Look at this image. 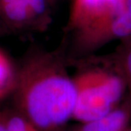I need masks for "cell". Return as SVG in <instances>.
<instances>
[{"instance_id":"1","label":"cell","mask_w":131,"mask_h":131,"mask_svg":"<svg viewBox=\"0 0 131 131\" xmlns=\"http://www.w3.org/2000/svg\"><path fill=\"white\" fill-rule=\"evenodd\" d=\"M67 39L53 50L30 46L17 65L13 107L41 131H62L73 117L76 90L67 71Z\"/></svg>"},{"instance_id":"2","label":"cell","mask_w":131,"mask_h":131,"mask_svg":"<svg viewBox=\"0 0 131 131\" xmlns=\"http://www.w3.org/2000/svg\"><path fill=\"white\" fill-rule=\"evenodd\" d=\"M72 65L78 67L73 77L76 102L72 118L85 123L105 116L117 107L126 89L116 71L95 55Z\"/></svg>"},{"instance_id":"3","label":"cell","mask_w":131,"mask_h":131,"mask_svg":"<svg viewBox=\"0 0 131 131\" xmlns=\"http://www.w3.org/2000/svg\"><path fill=\"white\" fill-rule=\"evenodd\" d=\"M63 35L67 39V55L72 65L75 61L93 55L105 44L131 35V9L101 23Z\"/></svg>"},{"instance_id":"4","label":"cell","mask_w":131,"mask_h":131,"mask_svg":"<svg viewBox=\"0 0 131 131\" xmlns=\"http://www.w3.org/2000/svg\"><path fill=\"white\" fill-rule=\"evenodd\" d=\"M60 0H0V20L13 34L44 32Z\"/></svg>"},{"instance_id":"5","label":"cell","mask_w":131,"mask_h":131,"mask_svg":"<svg viewBox=\"0 0 131 131\" xmlns=\"http://www.w3.org/2000/svg\"><path fill=\"white\" fill-rule=\"evenodd\" d=\"M131 9V0H71L63 34L101 23Z\"/></svg>"},{"instance_id":"6","label":"cell","mask_w":131,"mask_h":131,"mask_svg":"<svg viewBox=\"0 0 131 131\" xmlns=\"http://www.w3.org/2000/svg\"><path fill=\"white\" fill-rule=\"evenodd\" d=\"M100 59L109 65L122 77L125 84L124 103L131 111V35L123 38L113 53Z\"/></svg>"},{"instance_id":"7","label":"cell","mask_w":131,"mask_h":131,"mask_svg":"<svg viewBox=\"0 0 131 131\" xmlns=\"http://www.w3.org/2000/svg\"><path fill=\"white\" fill-rule=\"evenodd\" d=\"M131 118V111L124 102L105 116L83 123L73 131H124Z\"/></svg>"},{"instance_id":"8","label":"cell","mask_w":131,"mask_h":131,"mask_svg":"<svg viewBox=\"0 0 131 131\" xmlns=\"http://www.w3.org/2000/svg\"><path fill=\"white\" fill-rule=\"evenodd\" d=\"M17 65L0 49V102L12 93L15 84Z\"/></svg>"},{"instance_id":"9","label":"cell","mask_w":131,"mask_h":131,"mask_svg":"<svg viewBox=\"0 0 131 131\" xmlns=\"http://www.w3.org/2000/svg\"><path fill=\"white\" fill-rule=\"evenodd\" d=\"M8 131H41L15 108L1 109Z\"/></svg>"},{"instance_id":"10","label":"cell","mask_w":131,"mask_h":131,"mask_svg":"<svg viewBox=\"0 0 131 131\" xmlns=\"http://www.w3.org/2000/svg\"><path fill=\"white\" fill-rule=\"evenodd\" d=\"M9 34H10L9 32L8 31L6 27H4V25L3 24L1 20H0V38L4 37V36H6V35H9Z\"/></svg>"},{"instance_id":"11","label":"cell","mask_w":131,"mask_h":131,"mask_svg":"<svg viewBox=\"0 0 131 131\" xmlns=\"http://www.w3.org/2000/svg\"><path fill=\"white\" fill-rule=\"evenodd\" d=\"M0 131H8L7 127L5 125V123L4 120V118H3L1 109H0Z\"/></svg>"},{"instance_id":"12","label":"cell","mask_w":131,"mask_h":131,"mask_svg":"<svg viewBox=\"0 0 131 131\" xmlns=\"http://www.w3.org/2000/svg\"><path fill=\"white\" fill-rule=\"evenodd\" d=\"M124 131H131V129H125V130H124Z\"/></svg>"}]
</instances>
